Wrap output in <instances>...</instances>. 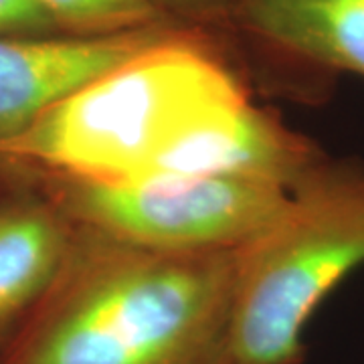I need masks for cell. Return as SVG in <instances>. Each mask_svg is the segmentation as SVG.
I'll use <instances>...</instances> for the list:
<instances>
[{"mask_svg": "<svg viewBox=\"0 0 364 364\" xmlns=\"http://www.w3.org/2000/svg\"><path fill=\"white\" fill-rule=\"evenodd\" d=\"M235 251L166 253L75 225L0 364H229Z\"/></svg>", "mask_w": 364, "mask_h": 364, "instance_id": "6da1fadb", "label": "cell"}, {"mask_svg": "<svg viewBox=\"0 0 364 364\" xmlns=\"http://www.w3.org/2000/svg\"><path fill=\"white\" fill-rule=\"evenodd\" d=\"M247 97L251 75L233 47L178 26L0 144V176L138 181L191 128Z\"/></svg>", "mask_w": 364, "mask_h": 364, "instance_id": "7a4b0ae2", "label": "cell"}, {"mask_svg": "<svg viewBox=\"0 0 364 364\" xmlns=\"http://www.w3.org/2000/svg\"><path fill=\"white\" fill-rule=\"evenodd\" d=\"M150 2L156 6L158 13L166 16L174 25L210 33L225 41L229 33V21L237 4V0H150Z\"/></svg>", "mask_w": 364, "mask_h": 364, "instance_id": "30bf717a", "label": "cell"}, {"mask_svg": "<svg viewBox=\"0 0 364 364\" xmlns=\"http://www.w3.org/2000/svg\"><path fill=\"white\" fill-rule=\"evenodd\" d=\"M61 35L102 37L156 25H174L150 0H35ZM181 26V25H178Z\"/></svg>", "mask_w": 364, "mask_h": 364, "instance_id": "9c48e42d", "label": "cell"}, {"mask_svg": "<svg viewBox=\"0 0 364 364\" xmlns=\"http://www.w3.org/2000/svg\"><path fill=\"white\" fill-rule=\"evenodd\" d=\"M61 35L35 0H0V37Z\"/></svg>", "mask_w": 364, "mask_h": 364, "instance_id": "8fae6325", "label": "cell"}, {"mask_svg": "<svg viewBox=\"0 0 364 364\" xmlns=\"http://www.w3.org/2000/svg\"><path fill=\"white\" fill-rule=\"evenodd\" d=\"M227 41L255 81L322 104L342 75L364 79V0H237Z\"/></svg>", "mask_w": 364, "mask_h": 364, "instance_id": "5b68a950", "label": "cell"}, {"mask_svg": "<svg viewBox=\"0 0 364 364\" xmlns=\"http://www.w3.org/2000/svg\"><path fill=\"white\" fill-rule=\"evenodd\" d=\"M178 25H156L102 37H0V144L109 67Z\"/></svg>", "mask_w": 364, "mask_h": 364, "instance_id": "52a82bcc", "label": "cell"}, {"mask_svg": "<svg viewBox=\"0 0 364 364\" xmlns=\"http://www.w3.org/2000/svg\"><path fill=\"white\" fill-rule=\"evenodd\" d=\"M75 223L37 186L0 178V348L65 265Z\"/></svg>", "mask_w": 364, "mask_h": 364, "instance_id": "ba28073f", "label": "cell"}, {"mask_svg": "<svg viewBox=\"0 0 364 364\" xmlns=\"http://www.w3.org/2000/svg\"><path fill=\"white\" fill-rule=\"evenodd\" d=\"M0 178L37 186L75 225L166 253L235 251L265 229L289 196L273 184L219 176L136 182Z\"/></svg>", "mask_w": 364, "mask_h": 364, "instance_id": "277c9868", "label": "cell"}, {"mask_svg": "<svg viewBox=\"0 0 364 364\" xmlns=\"http://www.w3.org/2000/svg\"><path fill=\"white\" fill-rule=\"evenodd\" d=\"M326 156L320 144L287 126L279 112L247 97L191 128L138 181L219 176L291 191Z\"/></svg>", "mask_w": 364, "mask_h": 364, "instance_id": "8992f818", "label": "cell"}, {"mask_svg": "<svg viewBox=\"0 0 364 364\" xmlns=\"http://www.w3.org/2000/svg\"><path fill=\"white\" fill-rule=\"evenodd\" d=\"M364 265V160L326 156L235 251L229 364H304L316 310Z\"/></svg>", "mask_w": 364, "mask_h": 364, "instance_id": "3957f363", "label": "cell"}]
</instances>
